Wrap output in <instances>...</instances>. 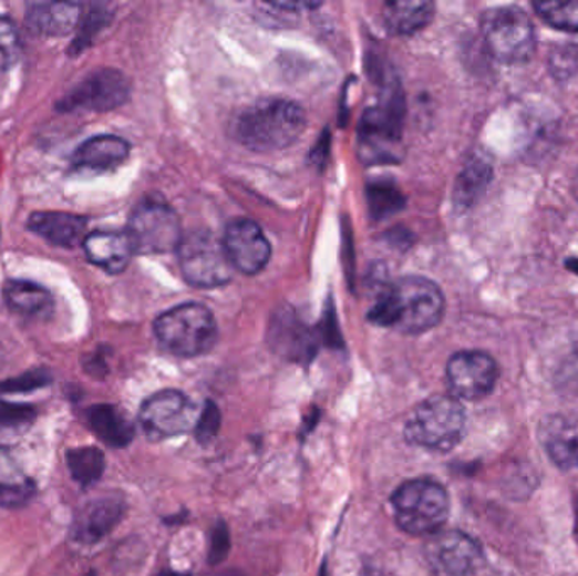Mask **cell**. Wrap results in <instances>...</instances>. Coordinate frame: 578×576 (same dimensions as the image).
I'll return each instance as SVG.
<instances>
[{"label":"cell","instance_id":"27","mask_svg":"<svg viewBox=\"0 0 578 576\" xmlns=\"http://www.w3.org/2000/svg\"><path fill=\"white\" fill-rule=\"evenodd\" d=\"M536 14L560 31L578 32V0H548V2H535L533 4Z\"/></svg>","mask_w":578,"mask_h":576},{"label":"cell","instance_id":"17","mask_svg":"<svg viewBox=\"0 0 578 576\" xmlns=\"http://www.w3.org/2000/svg\"><path fill=\"white\" fill-rule=\"evenodd\" d=\"M83 250L90 263L111 275L122 272L136 253L127 232H93L83 239Z\"/></svg>","mask_w":578,"mask_h":576},{"label":"cell","instance_id":"25","mask_svg":"<svg viewBox=\"0 0 578 576\" xmlns=\"http://www.w3.org/2000/svg\"><path fill=\"white\" fill-rule=\"evenodd\" d=\"M272 342L276 349L285 350L288 356L301 357L311 349L310 333L291 311L276 318L272 323Z\"/></svg>","mask_w":578,"mask_h":576},{"label":"cell","instance_id":"1","mask_svg":"<svg viewBox=\"0 0 578 576\" xmlns=\"http://www.w3.org/2000/svg\"><path fill=\"white\" fill-rule=\"evenodd\" d=\"M443 313L445 296L435 282L422 276H404L375 299L369 320L401 333L420 335L435 328Z\"/></svg>","mask_w":578,"mask_h":576},{"label":"cell","instance_id":"35","mask_svg":"<svg viewBox=\"0 0 578 576\" xmlns=\"http://www.w3.org/2000/svg\"><path fill=\"white\" fill-rule=\"evenodd\" d=\"M361 576H394L393 573H388L385 569L378 568V566H365L362 569Z\"/></svg>","mask_w":578,"mask_h":576},{"label":"cell","instance_id":"13","mask_svg":"<svg viewBox=\"0 0 578 576\" xmlns=\"http://www.w3.org/2000/svg\"><path fill=\"white\" fill-rule=\"evenodd\" d=\"M430 562L446 576H474L484 565L477 541L461 531L435 534L426 548Z\"/></svg>","mask_w":578,"mask_h":576},{"label":"cell","instance_id":"16","mask_svg":"<svg viewBox=\"0 0 578 576\" xmlns=\"http://www.w3.org/2000/svg\"><path fill=\"white\" fill-rule=\"evenodd\" d=\"M82 18V6L75 2H31L25 8L29 29L44 37H66Z\"/></svg>","mask_w":578,"mask_h":576},{"label":"cell","instance_id":"7","mask_svg":"<svg viewBox=\"0 0 578 576\" xmlns=\"http://www.w3.org/2000/svg\"><path fill=\"white\" fill-rule=\"evenodd\" d=\"M183 278L195 288H218L233 281L234 266L211 232L195 230L178 247Z\"/></svg>","mask_w":578,"mask_h":576},{"label":"cell","instance_id":"28","mask_svg":"<svg viewBox=\"0 0 578 576\" xmlns=\"http://www.w3.org/2000/svg\"><path fill=\"white\" fill-rule=\"evenodd\" d=\"M37 408L21 402H9L0 399V434L24 433L37 421Z\"/></svg>","mask_w":578,"mask_h":576},{"label":"cell","instance_id":"30","mask_svg":"<svg viewBox=\"0 0 578 576\" xmlns=\"http://www.w3.org/2000/svg\"><path fill=\"white\" fill-rule=\"evenodd\" d=\"M51 381H53V379H51V374L48 370H29V372L19 376V378L0 382V394H19V392L37 391V389H43L50 385Z\"/></svg>","mask_w":578,"mask_h":576},{"label":"cell","instance_id":"26","mask_svg":"<svg viewBox=\"0 0 578 576\" xmlns=\"http://www.w3.org/2000/svg\"><path fill=\"white\" fill-rule=\"evenodd\" d=\"M489 164L482 161H472L464 167V172L458 175L455 183L454 202L457 207L468 208L477 202L478 196L489 185L491 179Z\"/></svg>","mask_w":578,"mask_h":576},{"label":"cell","instance_id":"10","mask_svg":"<svg viewBox=\"0 0 578 576\" xmlns=\"http://www.w3.org/2000/svg\"><path fill=\"white\" fill-rule=\"evenodd\" d=\"M499 369L489 353L462 350L446 363V382L455 399L481 401L496 388Z\"/></svg>","mask_w":578,"mask_h":576},{"label":"cell","instance_id":"37","mask_svg":"<svg viewBox=\"0 0 578 576\" xmlns=\"http://www.w3.org/2000/svg\"><path fill=\"white\" fill-rule=\"evenodd\" d=\"M86 576H95V573H89Z\"/></svg>","mask_w":578,"mask_h":576},{"label":"cell","instance_id":"11","mask_svg":"<svg viewBox=\"0 0 578 576\" xmlns=\"http://www.w3.org/2000/svg\"><path fill=\"white\" fill-rule=\"evenodd\" d=\"M127 79L117 70H99L86 76L72 92L66 93L58 102V111H95L104 112L117 109L128 99Z\"/></svg>","mask_w":578,"mask_h":576},{"label":"cell","instance_id":"31","mask_svg":"<svg viewBox=\"0 0 578 576\" xmlns=\"http://www.w3.org/2000/svg\"><path fill=\"white\" fill-rule=\"evenodd\" d=\"M221 414L218 411L215 402H205L204 410L198 414L197 423L193 428V433L197 438V442L202 445H208V443L217 436L218 430H220Z\"/></svg>","mask_w":578,"mask_h":576},{"label":"cell","instance_id":"20","mask_svg":"<svg viewBox=\"0 0 578 576\" xmlns=\"http://www.w3.org/2000/svg\"><path fill=\"white\" fill-rule=\"evenodd\" d=\"M435 18V4L426 0H393L382 6V21L394 37L422 31Z\"/></svg>","mask_w":578,"mask_h":576},{"label":"cell","instance_id":"3","mask_svg":"<svg viewBox=\"0 0 578 576\" xmlns=\"http://www.w3.org/2000/svg\"><path fill=\"white\" fill-rule=\"evenodd\" d=\"M464 405L454 395H433L411 413L404 436L411 445L432 452L454 450L465 434Z\"/></svg>","mask_w":578,"mask_h":576},{"label":"cell","instance_id":"8","mask_svg":"<svg viewBox=\"0 0 578 576\" xmlns=\"http://www.w3.org/2000/svg\"><path fill=\"white\" fill-rule=\"evenodd\" d=\"M127 235L136 253H173L183 240L182 222L168 203L146 199L131 215Z\"/></svg>","mask_w":578,"mask_h":576},{"label":"cell","instance_id":"21","mask_svg":"<svg viewBox=\"0 0 578 576\" xmlns=\"http://www.w3.org/2000/svg\"><path fill=\"white\" fill-rule=\"evenodd\" d=\"M28 227L54 246L73 247L82 239L86 220L64 212H38L29 218Z\"/></svg>","mask_w":578,"mask_h":576},{"label":"cell","instance_id":"24","mask_svg":"<svg viewBox=\"0 0 578 576\" xmlns=\"http://www.w3.org/2000/svg\"><path fill=\"white\" fill-rule=\"evenodd\" d=\"M66 465L76 484L90 487L101 481L105 472V455L95 446H82L66 452Z\"/></svg>","mask_w":578,"mask_h":576},{"label":"cell","instance_id":"23","mask_svg":"<svg viewBox=\"0 0 578 576\" xmlns=\"http://www.w3.org/2000/svg\"><path fill=\"white\" fill-rule=\"evenodd\" d=\"M4 298L12 311L25 318H44L53 310V296L37 282L12 279L6 282Z\"/></svg>","mask_w":578,"mask_h":576},{"label":"cell","instance_id":"19","mask_svg":"<svg viewBox=\"0 0 578 576\" xmlns=\"http://www.w3.org/2000/svg\"><path fill=\"white\" fill-rule=\"evenodd\" d=\"M128 153L131 146L127 141L117 135H96L75 151L73 163L90 172H111L127 160Z\"/></svg>","mask_w":578,"mask_h":576},{"label":"cell","instance_id":"36","mask_svg":"<svg viewBox=\"0 0 578 576\" xmlns=\"http://www.w3.org/2000/svg\"><path fill=\"white\" fill-rule=\"evenodd\" d=\"M571 193L578 202V172L575 173L574 179H571Z\"/></svg>","mask_w":578,"mask_h":576},{"label":"cell","instance_id":"32","mask_svg":"<svg viewBox=\"0 0 578 576\" xmlns=\"http://www.w3.org/2000/svg\"><path fill=\"white\" fill-rule=\"evenodd\" d=\"M369 202H372L371 208L375 215H388L391 212L400 210L401 203H403L396 189L388 188L384 185L369 188Z\"/></svg>","mask_w":578,"mask_h":576},{"label":"cell","instance_id":"14","mask_svg":"<svg viewBox=\"0 0 578 576\" xmlns=\"http://www.w3.org/2000/svg\"><path fill=\"white\" fill-rule=\"evenodd\" d=\"M125 513V502L121 495L109 494L92 498L76 511L70 534L80 545H95L104 539Z\"/></svg>","mask_w":578,"mask_h":576},{"label":"cell","instance_id":"15","mask_svg":"<svg viewBox=\"0 0 578 576\" xmlns=\"http://www.w3.org/2000/svg\"><path fill=\"white\" fill-rule=\"evenodd\" d=\"M539 442L555 465L578 469V414H554L539 426Z\"/></svg>","mask_w":578,"mask_h":576},{"label":"cell","instance_id":"29","mask_svg":"<svg viewBox=\"0 0 578 576\" xmlns=\"http://www.w3.org/2000/svg\"><path fill=\"white\" fill-rule=\"evenodd\" d=\"M19 51H21V40H19L18 28L11 19L0 16V73L16 63Z\"/></svg>","mask_w":578,"mask_h":576},{"label":"cell","instance_id":"34","mask_svg":"<svg viewBox=\"0 0 578 576\" xmlns=\"http://www.w3.org/2000/svg\"><path fill=\"white\" fill-rule=\"evenodd\" d=\"M271 8L282 9V11H307V9H317L318 2H271Z\"/></svg>","mask_w":578,"mask_h":576},{"label":"cell","instance_id":"18","mask_svg":"<svg viewBox=\"0 0 578 576\" xmlns=\"http://www.w3.org/2000/svg\"><path fill=\"white\" fill-rule=\"evenodd\" d=\"M37 495V482L24 472L11 450L0 446V507L21 510Z\"/></svg>","mask_w":578,"mask_h":576},{"label":"cell","instance_id":"22","mask_svg":"<svg viewBox=\"0 0 578 576\" xmlns=\"http://www.w3.org/2000/svg\"><path fill=\"white\" fill-rule=\"evenodd\" d=\"M90 430L111 449H125L134 440V424L118 408L112 404H95L86 411Z\"/></svg>","mask_w":578,"mask_h":576},{"label":"cell","instance_id":"12","mask_svg":"<svg viewBox=\"0 0 578 576\" xmlns=\"http://www.w3.org/2000/svg\"><path fill=\"white\" fill-rule=\"evenodd\" d=\"M221 244L234 269L244 275L261 272L271 259V244L266 239L265 232L256 222L247 218L233 222L225 228Z\"/></svg>","mask_w":578,"mask_h":576},{"label":"cell","instance_id":"6","mask_svg":"<svg viewBox=\"0 0 578 576\" xmlns=\"http://www.w3.org/2000/svg\"><path fill=\"white\" fill-rule=\"evenodd\" d=\"M481 32L491 56L499 63L522 64L535 54V24L523 9H489L482 16Z\"/></svg>","mask_w":578,"mask_h":576},{"label":"cell","instance_id":"5","mask_svg":"<svg viewBox=\"0 0 578 576\" xmlns=\"http://www.w3.org/2000/svg\"><path fill=\"white\" fill-rule=\"evenodd\" d=\"M398 526L411 536L438 534L450 516V497L445 487L429 479L401 484L393 494Z\"/></svg>","mask_w":578,"mask_h":576},{"label":"cell","instance_id":"9","mask_svg":"<svg viewBox=\"0 0 578 576\" xmlns=\"http://www.w3.org/2000/svg\"><path fill=\"white\" fill-rule=\"evenodd\" d=\"M197 408L176 389L156 392L141 405L140 421L153 442L188 433L197 423Z\"/></svg>","mask_w":578,"mask_h":576},{"label":"cell","instance_id":"2","mask_svg":"<svg viewBox=\"0 0 578 576\" xmlns=\"http://www.w3.org/2000/svg\"><path fill=\"white\" fill-rule=\"evenodd\" d=\"M237 143L252 151H278L297 143L307 127L305 111L291 100L265 99L237 115Z\"/></svg>","mask_w":578,"mask_h":576},{"label":"cell","instance_id":"38","mask_svg":"<svg viewBox=\"0 0 578 576\" xmlns=\"http://www.w3.org/2000/svg\"><path fill=\"white\" fill-rule=\"evenodd\" d=\"M165 576H182V575H165Z\"/></svg>","mask_w":578,"mask_h":576},{"label":"cell","instance_id":"4","mask_svg":"<svg viewBox=\"0 0 578 576\" xmlns=\"http://www.w3.org/2000/svg\"><path fill=\"white\" fill-rule=\"evenodd\" d=\"M154 335L163 349L173 356L189 359L214 349L218 328L207 307L198 302H186L159 315L154 321Z\"/></svg>","mask_w":578,"mask_h":576},{"label":"cell","instance_id":"33","mask_svg":"<svg viewBox=\"0 0 578 576\" xmlns=\"http://www.w3.org/2000/svg\"><path fill=\"white\" fill-rule=\"evenodd\" d=\"M210 562L218 563L229 552V533L224 524H218L217 529L211 533Z\"/></svg>","mask_w":578,"mask_h":576}]
</instances>
